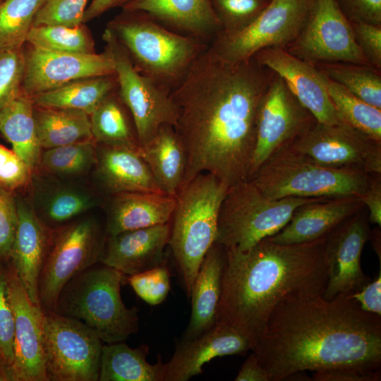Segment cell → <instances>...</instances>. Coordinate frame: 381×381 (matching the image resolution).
I'll use <instances>...</instances> for the list:
<instances>
[{
  "instance_id": "obj_1",
  "label": "cell",
  "mask_w": 381,
  "mask_h": 381,
  "mask_svg": "<svg viewBox=\"0 0 381 381\" xmlns=\"http://www.w3.org/2000/svg\"><path fill=\"white\" fill-rule=\"evenodd\" d=\"M274 75L254 56L229 63L207 47L198 56L170 92L187 157L182 186L201 173L229 188L248 180L258 110Z\"/></svg>"
},
{
  "instance_id": "obj_2",
  "label": "cell",
  "mask_w": 381,
  "mask_h": 381,
  "mask_svg": "<svg viewBox=\"0 0 381 381\" xmlns=\"http://www.w3.org/2000/svg\"><path fill=\"white\" fill-rule=\"evenodd\" d=\"M351 293L291 295L276 306L252 349L270 381L306 370H380L381 315L363 310Z\"/></svg>"
},
{
  "instance_id": "obj_3",
  "label": "cell",
  "mask_w": 381,
  "mask_h": 381,
  "mask_svg": "<svg viewBox=\"0 0 381 381\" xmlns=\"http://www.w3.org/2000/svg\"><path fill=\"white\" fill-rule=\"evenodd\" d=\"M326 236L279 244L267 237L247 251L225 249L226 264L215 324L228 325L253 348L276 306L291 296L323 295Z\"/></svg>"
},
{
  "instance_id": "obj_4",
  "label": "cell",
  "mask_w": 381,
  "mask_h": 381,
  "mask_svg": "<svg viewBox=\"0 0 381 381\" xmlns=\"http://www.w3.org/2000/svg\"><path fill=\"white\" fill-rule=\"evenodd\" d=\"M107 28L115 35L135 68L169 93L208 46L170 30L141 11L123 10Z\"/></svg>"
},
{
  "instance_id": "obj_5",
  "label": "cell",
  "mask_w": 381,
  "mask_h": 381,
  "mask_svg": "<svg viewBox=\"0 0 381 381\" xmlns=\"http://www.w3.org/2000/svg\"><path fill=\"white\" fill-rule=\"evenodd\" d=\"M228 188L212 174L201 173L176 196L168 245L188 297L204 257L215 243L219 210Z\"/></svg>"
},
{
  "instance_id": "obj_6",
  "label": "cell",
  "mask_w": 381,
  "mask_h": 381,
  "mask_svg": "<svg viewBox=\"0 0 381 381\" xmlns=\"http://www.w3.org/2000/svg\"><path fill=\"white\" fill-rule=\"evenodd\" d=\"M124 277L103 264L88 267L64 286L54 312L83 322L105 344L124 341L139 328L137 308L121 298Z\"/></svg>"
},
{
  "instance_id": "obj_7",
  "label": "cell",
  "mask_w": 381,
  "mask_h": 381,
  "mask_svg": "<svg viewBox=\"0 0 381 381\" xmlns=\"http://www.w3.org/2000/svg\"><path fill=\"white\" fill-rule=\"evenodd\" d=\"M373 174L320 164L289 145L268 158L249 179L268 198L361 197Z\"/></svg>"
},
{
  "instance_id": "obj_8",
  "label": "cell",
  "mask_w": 381,
  "mask_h": 381,
  "mask_svg": "<svg viewBox=\"0 0 381 381\" xmlns=\"http://www.w3.org/2000/svg\"><path fill=\"white\" fill-rule=\"evenodd\" d=\"M320 198H326L271 200L250 180L239 182L228 188L222 202L214 243L247 251L279 232L299 206Z\"/></svg>"
},
{
  "instance_id": "obj_9",
  "label": "cell",
  "mask_w": 381,
  "mask_h": 381,
  "mask_svg": "<svg viewBox=\"0 0 381 381\" xmlns=\"http://www.w3.org/2000/svg\"><path fill=\"white\" fill-rule=\"evenodd\" d=\"M105 236L92 217L75 219L54 231L39 280V300L44 312H54L64 286L99 262Z\"/></svg>"
},
{
  "instance_id": "obj_10",
  "label": "cell",
  "mask_w": 381,
  "mask_h": 381,
  "mask_svg": "<svg viewBox=\"0 0 381 381\" xmlns=\"http://www.w3.org/2000/svg\"><path fill=\"white\" fill-rule=\"evenodd\" d=\"M45 365L52 381L99 380L102 341L83 322L44 312Z\"/></svg>"
},
{
  "instance_id": "obj_11",
  "label": "cell",
  "mask_w": 381,
  "mask_h": 381,
  "mask_svg": "<svg viewBox=\"0 0 381 381\" xmlns=\"http://www.w3.org/2000/svg\"><path fill=\"white\" fill-rule=\"evenodd\" d=\"M102 37L104 50L114 60L118 94L132 117L140 147L144 146L162 126L176 125V111L170 93L135 68L110 29L107 28Z\"/></svg>"
},
{
  "instance_id": "obj_12",
  "label": "cell",
  "mask_w": 381,
  "mask_h": 381,
  "mask_svg": "<svg viewBox=\"0 0 381 381\" xmlns=\"http://www.w3.org/2000/svg\"><path fill=\"white\" fill-rule=\"evenodd\" d=\"M284 49L313 64L370 65L356 42L351 22L336 0H307L301 27Z\"/></svg>"
},
{
  "instance_id": "obj_13",
  "label": "cell",
  "mask_w": 381,
  "mask_h": 381,
  "mask_svg": "<svg viewBox=\"0 0 381 381\" xmlns=\"http://www.w3.org/2000/svg\"><path fill=\"white\" fill-rule=\"evenodd\" d=\"M306 3L307 0H272L247 27L231 33L220 31L207 48L229 63L248 60L266 48L285 49L301 27Z\"/></svg>"
},
{
  "instance_id": "obj_14",
  "label": "cell",
  "mask_w": 381,
  "mask_h": 381,
  "mask_svg": "<svg viewBox=\"0 0 381 381\" xmlns=\"http://www.w3.org/2000/svg\"><path fill=\"white\" fill-rule=\"evenodd\" d=\"M289 146L325 167L381 174V141L342 122L317 121Z\"/></svg>"
},
{
  "instance_id": "obj_15",
  "label": "cell",
  "mask_w": 381,
  "mask_h": 381,
  "mask_svg": "<svg viewBox=\"0 0 381 381\" xmlns=\"http://www.w3.org/2000/svg\"><path fill=\"white\" fill-rule=\"evenodd\" d=\"M317 122L274 73L258 110L256 136L248 180L261 165Z\"/></svg>"
},
{
  "instance_id": "obj_16",
  "label": "cell",
  "mask_w": 381,
  "mask_h": 381,
  "mask_svg": "<svg viewBox=\"0 0 381 381\" xmlns=\"http://www.w3.org/2000/svg\"><path fill=\"white\" fill-rule=\"evenodd\" d=\"M7 290L14 318L11 381H49L45 365L44 312L33 303L11 263H5Z\"/></svg>"
},
{
  "instance_id": "obj_17",
  "label": "cell",
  "mask_w": 381,
  "mask_h": 381,
  "mask_svg": "<svg viewBox=\"0 0 381 381\" xmlns=\"http://www.w3.org/2000/svg\"><path fill=\"white\" fill-rule=\"evenodd\" d=\"M23 94L35 95L71 81L115 73L114 63L106 50L102 53L57 52L24 44Z\"/></svg>"
},
{
  "instance_id": "obj_18",
  "label": "cell",
  "mask_w": 381,
  "mask_h": 381,
  "mask_svg": "<svg viewBox=\"0 0 381 381\" xmlns=\"http://www.w3.org/2000/svg\"><path fill=\"white\" fill-rule=\"evenodd\" d=\"M363 208L326 235L327 282L322 295L325 299L358 291L371 281L363 272L361 264L362 251L371 232Z\"/></svg>"
},
{
  "instance_id": "obj_19",
  "label": "cell",
  "mask_w": 381,
  "mask_h": 381,
  "mask_svg": "<svg viewBox=\"0 0 381 381\" xmlns=\"http://www.w3.org/2000/svg\"><path fill=\"white\" fill-rule=\"evenodd\" d=\"M254 57L282 78L292 94L318 123H341L327 92L325 75L315 64L279 47L262 49Z\"/></svg>"
},
{
  "instance_id": "obj_20",
  "label": "cell",
  "mask_w": 381,
  "mask_h": 381,
  "mask_svg": "<svg viewBox=\"0 0 381 381\" xmlns=\"http://www.w3.org/2000/svg\"><path fill=\"white\" fill-rule=\"evenodd\" d=\"M18 224L9 262L31 301L39 306L38 286L54 229L38 218L31 202L16 196Z\"/></svg>"
},
{
  "instance_id": "obj_21",
  "label": "cell",
  "mask_w": 381,
  "mask_h": 381,
  "mask_svg": "<svg viewBox=\"0 0 381 381\" xmlns=\"http://www.w3.org/2000/svg\"><path fill=\"white\" fill-rule=\"evenodd\" d=\"M248 350L249 341L236 330L215 324L200 336L179 342L165 363V381H187L201 374L204 365L214 358L243 354Z\"/></svg>"
},
{
  "instance_id": "obj_22",
  "label": "cell",
  "mask_w": 381,
  "mask_h": 381,
  "mask_svg": "<svg viewBox=\"0 0 381 381\" xmlns=\"http://www.w3.org/2000/svg\"><path fill=\"white\" fill-rule=\"evenodd\" d=\"M169 222L106 236L99 262L127 276L165 264Z\"/></svg>"
},
{
  "instance_id": "obj_23",
  "label": "cell",
  "mask_w": 381,
  "mask_h": 381,
  "mask_svg": "<svg viewBox=\"0 0 381 381\" xmlns=\"http://www.w3.org/2000/svg\"><path fill=\"white\" fill-rule=\"evenodd\" d=\"M32 206L38 218L52 229L69 223L99 205V196L90 187L33 173Z\"/></svg>"
},
{
  "instance_id": "obj_24",
  "label": "cell",
  "mask_w": 381,
  "mask_h": 381,
  "mask_svg": "<svg viewBox=\"0 0 381 381\" xmlns=\"http://www.w3.org/2000/svg\"><path fill=\"white\" fill-rule=\"evenodd\" d=\"M140 149L97 143L94 176L99 188L111 195L127 192L163 193Z\"/></svg>"
},
{
  "instance_id": "obj_25",
  "label": "cell",
  "mask_w": 381,
  "mask_h": 381,
  "mask_svg": "<svg viewBox=\"0 0 381 381\" xmlns=\"http://www.w3.org/2000/svg\"><path fill=\"white\" fill-rule=\"evenodd\" d=\"M122 8L145 13L170 30L207 45L222 30L211 0H130Z\"/></svg>"
},
{
  "instance_id": "obj_26",
  "label": "cell",
  "mask_w": 381,
  "mask_h": 381,
  "mask_svg": "<svg viewBox=\"0 0 381 381\" xmlns=\"http://www.w3.org/2000/svg\"><path fill=\"white\" fill-rule=\"evenodd\" d=\"M363 207L357 196L320 198L299 206L288 223L270 238L284 245L313 241Z\"/></svg>"
},
{
  "instance_id": "obj_27",
  "label": "cell",
  "mask_w": 381,
  "mask_h": 381,
  "mask_svg": "<svg viewBox=\"0 0 381 381\" xmlns=\"http://www.w3.org/2000/svg\"><path fill=\"white\" fill-rule=\"evenodd\" d=\"M111 196L106 236L169 223L176 203V196L163 193L127 192Z\"/></svg>"
},
{
  "instance_id": "obj_28",
  "label": "cell",
  "mask_w": 381,
  "mask_h": 381,
  "mask_svg": "<svg viewBox=\"0 0 381 381\" xmlns=\"http://www.w3.org/2000/svg\"><path fill=\"white\" fill-rule=\"evenodd\" d=\"M226 250L219 244L209 249L195 277L190 296L191 313L183 339L200 336L216 323Z\"/></svg>"
},
{
  "instance_id": "obj_29",
  "label": "cell",
  "mask_w": 381,
  "mask_h": 381,
  "mask_svg": "<svg viewBox=\"0 0 381 381\" xmlns=\"http://www.w3.org/2000/svg\"><path fill=\"white\" fill-rule=\"evenodd\" d=\"M140 152L162 190L176 196L183 184L187 157L174 127L162 126Z\"/></svg>"
},
{
  "instance_id": "obj_30",
  "label": "cell",
  "mask_w": 381,
  "mask_h": 381,
  "mask_svg": "<svg viewBox=\"0 0 381 381\" xmlns=\"http://www.w3.org/2000/svg\"><path fill=\"white\" fill-rule=\"evenodd\" d=\"M149 346L133 349L124 341L103 345L99 381H165V363L147 361Z\"/></svg>"
},
{
  "instance_id": "obj_31",
  "label": "cell",
  "mask_w": 381,
  "mask_h": 381,
  "mask_svg": "<svg viewBox=\"0 0 381 381\" xmlns=\"http://www.w3.org/2000/svg\"><path fill=\"white\" fill-rule=\"evenodd\" d=\"M0 132L12 150L32 173L37 171L42 148L34 118L32 98L21 94L0 112Z\"/></svg>"
},
{
  "instance_id": "obj_32",
  "label": "cell",
  "mask_w": 381,
  "mask_h": 381,
  "mask_svg": "<svg viewBox=\"0 0 381 381\" xmlns=\"http://www.w3.org/2000/svg\"><path fill=\"white\" fill-rule=\"evenodd\" d=\"M34 118L42 149L93 138L90 115L85 111L34 104Z\"/></svg>"
},
{
  "instance_id": "obj_33",
  "label": "cell",
  "mask_w": 381,
  "mask_h": 381,
  "mask_svg": "<svg viewBox=\"0 0 381 381\" xmlns=\"http://www.w3.org/2000/svg\"><path fill=\"white\" fill-rule=\"evenodd\" d=\"M117 87L114 73L75 80L31 98L37 106L77 109L90 115Z\"/></svg>"
},
{
  "instance_id": "obj_34",
  "label": "cell",
  "mask_w": 381,
  "mask_h": 381,
  "mask_svg": "<svg viewBox=\"0 0 381 381\" xmlns=\"http://www.w3.org/2000/svg\"><path fill=\"white\" fill-rule=\"evenodd\" d=\"M117 89L107 95L90 115L92 138L97 144L140 149L135 128Z\"/></svg>"
},
{
  "instance_id": "obj_35",
  "label": "cell",
  "mask_w": 381,
  "mask_h": 381,
  "mask_svg": "<svg viewBox=\"0 0 381 381\" xmlns=\"http://www.w3.org/2000/svg\"><path fill=\"white\" fill-rule=\"evenodd\" d=\"M96 155L97 143L93 138L45 149L42 150L37 171L58 179L78 178L94 168Z\"/></svg>"
},
{
  "instance_id": "obj_36",
  "label": "cell",
  "mask_w": 381,
  "mask_h": 381,
  "mask_svg": "<svg viewBox=\"0 0 381 381\" xmlns=\"http://www.w3.org/2000/svg\"><path fill=\"white\" fill-rule=\"evenodd\" d=\"M315 66L356 97L381 109L380 70L370 65L351 63H320Z\"/></svg>"
},
{
  "instance_id": "obj_37",
  "label": "cell",
  "mask_w": 381,
  "mask_h": 381,
  "mask_svg": "<svg viewBox=\"0 0 381 381\" xmlns=\"http://www.w3.org/2000/svg\"><path fill=\"white\" fill-rule=\"evenodd\" d=\"M325 83L340 121L381 141V109L361 100L326 75Z\"/></svg>"
},
{
  "instance_id": "obj_38",
  "label": "cell",
  "mask_w": 381,
  "mask_h": 381,
  "mask_svg": "<svg viewBox=\"0 0 381 381\" xmlns=\"http://www.w3.org/2000/svg\"><path fill=\"white\" fill-rule=\"evenodd\" d=\"M25 43L57 52L93 54L95 41L84 23L74 27L40 25L32 26Z\"/></svg>"
},
{
  "instance_id": "obj_39",
  "label": "cell",
  "mask_w": 381,
  "mask_h": 381,
  "mask_svg": "<svg viewBox=\"0 0 381 381\" xmlns=\"http://www.w3.org/2000/svg\"><path fill=\"white\" fill-rule=\"evenodd\" d=\"M47 0H3L0 3V49L21 47Z\"/></svg>"
},
{
  "instance_id": "obj_40",
  "label": "cell",
  "mask_w": 381,
  "mask_h": 381,
  "mask_svg": "<svg viewBox=\"0 0 381 381\" xmlns=\"http://www.w3.org/2000/svg\"><path fill=\"white\" fill-rule=\"evenodd\" d=\"M272 0H211L224 33L239 31L255 20Z\"/></svg>"
},
{
  "instance_id": "obj_41",
  "label": "cell",
  "mask_w": 381,
  "mask_h": 381,
  "mask_svg": "<svg viewBox=\"0 0 381 381\" xmlns=\"http://www.w3.org/2000/svg\"><path fill=\"white\" fill-rule=\"evenodd\" d=\"M24 45L0 49V112L22 92Z\"/></svg>"
},
{
  "instance_id": "obj_42",
  "label": "cell",
  "mask_w": 381,
  "mask_h": 381,
  "mask_svg": "<svg viewBox=\"0 0 381 381\" xmlns=\"http://www.w3.org/2000/svg\"><path fill=\"white\" fill-rule=\"evenodd\" d=\"M135 293L151 306L162 303L170 290V274L165 264L128 276Z\"/></svg>"
},
{
  "instance_id": "obj_43",
  "label": "cell",
  "mask_w": 381,
  "mask_h": 381,
  "mask_svg": "<svg viewBox=\"0 0 381 381\" xmlns=\"http://www.w3.org/2000/svg\"><path fill=\"white\" fill-rule=\"evenodd\" d=\"M88 1L89 0H47L37 13L33 26L80 25L83 23Z\"/></svg>"
},
{
  "instance_id": "obj_44",
  "label": "cell",
  "mask_w": 381,
  "mask_h": 381,
  "mask_svg": "<svg viewBox=\"0 0 381 381\" xmlns=\"http://www.w3.org/2000/svg\"><path fill=\"white\" fill-rule=\"evenodd\" d=\"M13 343L14 318L8 294L5 263L0 262V357L9 374L14 357Z\"/></svg>"
},
{
  "instance_id": "obj_45",
  "label": "cell",
  "mask_w": 381,
  "mask_h": 381,
  "mask_svg": "<svg viewBox=\"0 0 381 381\" xmlns=\"http://www.w3.org/2000/svg\"><path fill=\"white\" fill-rule=\"evenodd\" d=\"M17 224L16 195L0 186V262L10 260Z\"/></svg>"
},
{
  "instance_id": "obj_46",
  "label": "cell",
  "mask_w": 381,
  "mask_h": 381,
  "mask_svg": "<svg viewBox=\"0 0 381 381\" xmlns=\"http://www.w3.org/2000/svg\"><path fill=\"white\" fill-rule=\"evenodd\" d=\"M32 177V172L26 164L0 143V186L14 193L30 185Z\"/></svg>"
},
{
  "instance_id": "obj_47",
  "label": "cell",
  "mask_w": 381,
  "mask_h": 381,
  "mask_svg": "<svg viewBox=\"0 0 381 381\" xmlns=\"http://www.w3.org/2000/svg\"><path fill=\"white\" fill-rule=\"evenodd\" d=\"M356 42L368 64L381 68V25L351 22Z\"/></svg>"
},
{
  "instance_id": "obj_48",
  "label": "cell",
  "mask_w": 381,
  "mask_h": 381,
  "mask_svg": "<svg viewBox=\"0 0 381 381\" xmlns=\"http://www.w3.org/2000/svg\"><path fill=\"white\" fill-rule=\"evenodd\" d=\"M350 22L381 25V0H336Z\"/></svg>"
},
{
  "instance_id": "obj_49",
  "label": "cell",
  "mask_w": 381,
  "mask_h": 381,
  "mask_svg": "<svg viewBox=\"0 0 381 381\" xmlns=\"http://www.w3.org/2000/svg\"><path fill=\"white\" fill-rule=\"evenodd\" d=\"M351 296L363 310L381 315V266L377 277L361 289L351 292Z\"/></svg>"
},
{
  "instance_id": "obj_50",
  "label": "cell",
  "mask_w": 381,
  "mask_h": 381,
  "mask_svg": "<svg viewBox=\"0 0 381 381\" xmlns=\"http://www.w3.org/2000/svg\"><path fill=\"white\" fill-rule=\"evenodd\" d=\"M380 370L362 371L354 368H334L314 372L315 381H380Z\"/></svg>"
},
{
  "instance_id": "obj_51",
  "label": "cell",
  "mask_w": 381,
  "mask_h": 381,
  "mask_svg": "<svg viewBox=\"0 0 381 381\" xmlns=\"http://www.w3.org/2000/svg\"><path fill=\"white\" fill-rule=\"evenodd\" d=\"M368 208L369 223L381 226V174H373L368 190L360 197Z\"/></svg>"
},
{
  "instance_id": "obj_52",
  "label": "cell",
  "mask_w": 381,
  "mask_h": 381,
  "mask_svg": "<svg viewBox=\"0 0 381 381\" xmlns=\"http://www.w3.org/2000/svg\"><path fill=\"white\" fill-rule=\"evenodd\" d=\"M236 381H270L268 375L260 365L255 352H252L242 364Z\"/></svg>"
},
{
  "instance_id": "obj_53",
  "label": "cell",
  "mask_w": 381,
  "mask_h": 381,
  "mask_svg": "<svg viewBox=\"0 0 381 381\" xmlns=\"http://www.w3.org/2000/svg\"><path fill=\"white\" fill-rule=\"evenodd\" d=\"M130 0H92L86 8L83 17V23L99 17L106 11L117 6H123Z\"/></svg>"
},
{
  "instance_id": "obj_54",
  "label": "cell",
  "mask_w": 381,
  "mask_h": 381,
  "mask_svg": "<svg viewBox=\"0 0 381 381\" xmlns=\"http://www.w3.org/2000/svg\"><path fill=\"white\" fill-rule=\"evenodd\" d=\"M370 239H372L373 246L379 255L380 265H381L380 255V228L376 227L373 231L370 232Z\"/></svg>"
},
{
  "instance_id": "obj_55",
  "label": "cell",
  "mask_w": 381,
  "mask_h": 381,
  "mask_svg": "<svg viewBox=\"0 0 381 381\" xmlns=\"http://www.w3.org/2000/svg\"><path fill=\"white\" fill-rule=\"evenodd\" d=\"M0 381H11L8 368L2 362L0 357Z\"/></svg>"
},
{
  "instance_id": "obj_56",
  "label": "cell",
  "mask_w": 381,
  "mask_h": 381,
  "mask_svg": "<svg viewBox=\"0 0 381 381\" xmlns=\"http://www.w3.org/2000/svg\"><path fill=\"white\" fill-rule=\"evenodd\" d=\"M3 0H0V3Z\"/></svg>"
}]
</instances>
